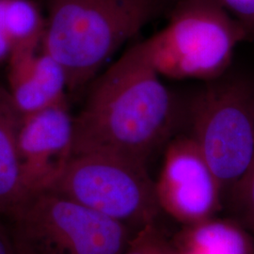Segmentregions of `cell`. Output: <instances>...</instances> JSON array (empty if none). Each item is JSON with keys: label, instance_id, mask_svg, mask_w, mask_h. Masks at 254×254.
<instances>
[{"label": "cell", "instance_id": "cell-12", "mask_svg": "<svg viewBox=\"0 0 254 254\" xmlns=\"http://www.w3.org/2000/svg\"><path fill=\"white\" fill-rule=\"evenodd\" d=\"M4 25L15 49L42 43L46 18L33 0H5Z\"/></svg>", "mask_w": 254, "mask_h": 254}, {"label": "cell", "instance_id": "cell-3", "mask_svg": "<svg viewBox=\"0 0 254 254\" xmlns=\"http://www.w3.org/2000/svg\"><path fill=\"white\" fill-rule=\"evenodd\" d=\"M247 36L218 0H181L167 26L143 44L159 75L213 81L225 73Z\"/></svg>", "mask_w": 254, "mask_h": 254}, {"label": "cell", "instance_id": "cell-14", "mask_svg": "<svg viewBox=\"0 0 254 254\" xmlns=\"http://www.w3.org/2000/svg\"><path fill=\"white\" fill-rule=\"evenodd\" d=\"M173 246L154 223L140 228L132 236L122 254H173Z\"/></svg>", "mask_w": 254, "mask_h": 254}, {"label": "cell", "instance_id": "cell-9", "mask_svg": "<svg viewBox=\"0 0 254 254\" xmlns=\"http://www.w3.org/2000/svg\"><path fill=\"white\" fill-rule=\"evenodd\" d=\"M8 63L9 95L22 115L66 100L67 78L64 68L42 47L13 49Z\"/></svg>", "mask_w": 254, "mask_h": 254}, {"label": "cell", "instance_id": "cell-2", "mask_svg": "<svg viewBox=\"0 0 254 254\" xmlns=\"http://www.w3.org/2000/svg\"><path fill=\"white\" fill-rule=\"evenodd\" d=\"M42 47L77 91L154 17L159 0H43Z\"/></svg>", "mask_w": 254, "mask_h": 254}, {"label": "cell", "instance_id": "cell-15", "mask_svg": "<svg viewBox=\"0 0 254 254\" xmlns=\"http://www.w3.org/2000/svg\"><path fill=\"white\" fill-rule=\"evenodd\" d=\"M233 13L236 20L245 28L248 34L254 35V0H218Z\"/></svg>", "mask_w": 254, "mask_h": 254}, {"label": "cell", "instance_id": "cell-13", "mask_svg": "<svg viewBox=\"0 0 254 254\" xmlns=\"http://www.w3.org/2000/svg\"><path fill=\"white\" fill-rule=\"evenodd\" d=\"M240 225L254 236V156L242 178L231 190Z\"/></svg>", "mask_w": 254, "mask_h": 254}, {"label": "cell", "instance_id": "cell-17", "mask_svg": "<svg viewBox=\"0 0 254 254\" xmlns=\"http://www.w3.org/2000/svg\"><path fill=\"white\" fill-rule=\"evenodd\" d=\"M4 2L5 0H0V64L8 62L13 51V45L4 25Z\"/></svg>", "mask_w": 254, "mask_h": 254}, {"label": "cell", "instance_id": "cell-5", "mask_svg": "<svg viewBox=\"0 0 254 254\" xmlns=\"http://www.w3.org/2000/svg\"><path fill=\"white\" fill-rule=\"evenodd\" d=\"M210 82L191 103L190 136L222 191L231 190L254 156V87L238 79Z\"/></svg>", "mask_w": 254, "mask_h": 254}, {"label": "cell", "instance_id": "cell-6", "mask_svg": "<svg viewBox=\"0 0 254 254\" xmlns=\"http://www.w3.org/2000/svg\"><path fill=\"white\" fill-rule=\"evenodd\" d=\"M134 233L154 223L160 207L147 165L109 154L73 155L51 190Z\"/></svg>", "mask_w": 254, "mask_h": 254}, {"label": "cell", "instance_id": "cell-11", "mask_svg": "<svg viewBox=\"0 0 254 254\" xmlns=\"http://www.w3.org/2000/svg\"><path fill=\"white\" fill-rule=\"evenodd\" d=\"M173 248L187 254H254L252 237L244 228L213 218L186 226Z\"/></svg>", "mask_w": 254, "mask_h": 254}, {"label": "cell", "instance_id": "cell-10", "mask_svg": "<svg viewBox=\"0 0 254 254\" xmlns=\"http://www.w3.org/2000/svg\"><path fill=\"white\" fill-rule=\"evenodd\" d=\"M21 120L22 114L7 88L0 86V215L8 219L27 199L17 142Z\"/></svg>", "mask_w": 254, "mask_h": 254}, {"label": "cell", "instance_id": "cell-7", "mask_svg": "<svg viewBox=\"0 0 254 254\" xmlns=\"http://www.w3.org/2000/svg\"><path fill=\"white\" fill-rule=\"evenodd\" d=\"M154 187L160 209L186 226L213 218L220 206L221 186L190 136L168 144Z\"/></svg>", "mask_w": 254, "mask_h": 254}, {"label": "cell", "instance_id": "cell-8", "mask_svg": "<svg viewBox=\"0 0 254 254\" xmlns=\"http://www.w3.org/2000/svg\"><path fill=\"white\" fill-rule=\"evenodd\" d=\"M18 154L27 198L51 190L73 155V118L67 100L22 115Z\"/></svg>", "mask_w": 254, "mask_h": 254}, {"label": "cell", "instance_id": "cell-16", "mask_svg": "<svg viewBox=\"0 0 254 254\" xmlns=\"http://www.w3.org/2000/svg\"><path fill=\"white\" fill-rule=\"evenodd\" d=\"M0 254H19L15 245L9 219L0 215Z\"/></svg>", "mask_w": 254, "mask_h": 254}, {"label": "cell", "instance_id": "cell-4", "mask_svg": "<svg viewBox=\"0 0 254 254\" xmlns=\"http://www.w3.org/2000/svg\"><path fill=\"white\" fill-rule=\"evenodd\" d=\"M9 222L19 254H122L135 234L53 191L29 196Z\"/></svg>", "mask_w": 254, "mask_h": 254}, {"label": "cell", "instance_id": "cell-1", "mask_svg": "<svg viewBox=\"0 0 254 254\" xmlns=\"http://www.w3.org/2000/svg\"><path fill=\"white\" fill-rule=\"evenodd\" d=\"M175 102L143 42L131 46L92 85L73 118V155L109 154L147 165L170 138Z\"/></svg>", "mask_w": 254, "mask_h": 254}, {"label": "cell", "instance_id": "cell-18", "mask_svg": "<svg viewBox=\"0 0 254 254\" xmlns=\"http://www.w3.org/2000/svg\"><path fill=\"white\" fill-rule=\"evenodd\" d=\"M173 254H184V253H181V252H179V251H177V250H175L174 248H173Z\"/></svg>", "mask_w": 254, "mask_h": 254}]
</instances>
